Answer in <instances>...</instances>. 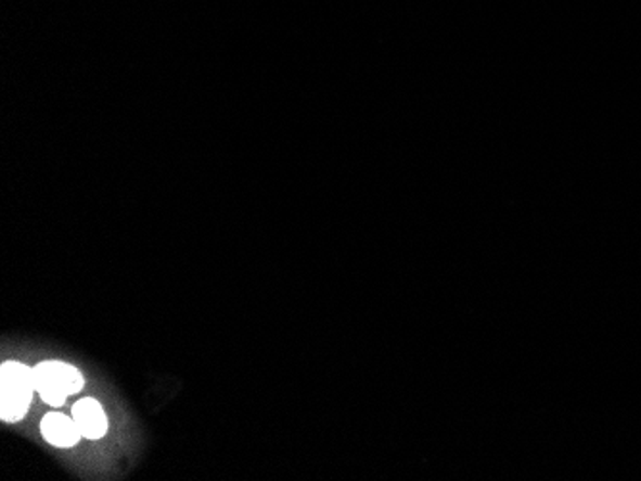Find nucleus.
I'll return each mask as SVG.
<instances>
[{"label": "nucleus", "mask_w": 641, "mask_h": 481, "mask_svg": "<svg viewBox=\"0 0 641 481\" xmlns=\"http://www.w3.org/2000/svg\"><path fill=\"white\" fill-rule=\"evenodd\" d=\"M34 368L9 361L0 368V416L4 422H17L31 407L35 393Z\"/></svg>", "instance_id": "1"}, {"label": "nucleus", "mask_w": 641, "mask_h": 481, "mask_svg": "<svg viewBox=\"0 0 641 481\" xmlns=\"http://www.w3.org/2000/svg\"><path fill=\"white\" fill-rule=\"evenodd\" d=\"M35 390L51 407H62L69 395L84 390V374L62 361H42L34 368Z\"/></svg>", "instance_id": "2"}, {"label": "nucleus", "mask_w": 641, "mask_h": 481, "mask_svg": "<svg viewBox=\"0 0 641 481\" xmlns=\"http://www.w3.org/2000/svg\"><path fill=\"white\" fill-rule=\"evenodd\" d=\"M79 432L84 433L87 440H101L108 432V418L97 399L85 398L77 401L72 411Z\"/></svg>", "instance_id": "3"}, {"label": "nucleus", "mask_w": 641, "mask_h": 481, "mask_svg": "<svg viewBox=\"0 0 641 481\" xmlns=\"http://www.w3.org/2000/svg\"><path fill=\"white\" fill-rule=\"evenodd\" d=\"M41 433L44 440L51 445L60 448L74 447L84 438L79 432L74 416L62 415V413H49L42 418Z\"/></svg>", "instance_id": "4"}]
</instances>
